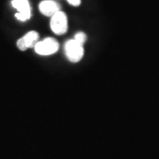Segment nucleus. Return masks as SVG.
Segmentation results:
<instances>
[{"label":"nucleus","instance_id":"nucleus-2","mask_svg":"<svg viewBox=\"0 0 159 159\" xmlns=\"http://www.w3.org/2000/svg\"><path fill=\"white\" fill-rule=\"evenodd\" d=\"M51 29L56 34H64L68 29L67 17L65 12L59 11L51 17Z\"/></svg>","mask_w":159,"mask_h":159},{"label":"nucleus","instance_id":"nucleus-6","mask_svg":"<svg viewBox=\"0 0 159 159\" xmlns=\"http://www.w3.org/2000/svg\"><path fill=\"white\" fill-rule=\"evenodd\" d=\"M39 10L43 15L51 17L60 11V6L53 0H43L39 4Z\"/></svg>","mask_w":159,"mask_h":159},{"label":"nucleus","instance_id":"nucleus-7","mask_svg":"<svg viewBox=\"0 0 159 159\" xmlns=\"http://www.w3.org/2000/svg\"><path fill=\"white\" fill-rule=\"evenodd\" d=\"M74 39L76 40V41H77L78 43H80L83 44V43L86 42L87 35H86L83 32H78L77 34H75V36H74Z\"/></svg>","mask_w":159,"mask_h":159},{"label":"nucleus","instance_id":"nucleus-8","mask_svg":"<svg viewBox=\"0 0 159 159\" xmlns=\"http://www.w3.org/2000/svg\"><path fill=\"white\" fill-rule=\"evenodd\" d=\"M71 6H79L80 5V0H66Z\"/></svg>","mask_w":159,"mask_h":159},{"label":"nucleus","instance_id":"nucleus-3","mask_svg":"<svg viewBox=\"0 0 159 159\" xmlns=\"http://www.w3.org/2000/svg\"><path fill=\"white\" fill-rule=\"evenodd\" d=\"M58 43L56 40L48 37L41 42H38L34 45V51L39 55L48 56L55 53L58 50Z\"/></svg>","mask_w":159,"mask_h":159},{"label":"nucleus","instance_id":"nucleus-1","mask_svg":"<svg viewBox=\"0 0 159 159\" xmlns=\"http://www.w3.org/2000/svg\"><path fill=\"white\" fill-rule=\"evenodd\" d=\"M65 53L71 62H79L84 55L83 44L78 43L75 39L69 40L65 44Z\"/></svg>","mask_w":159,"mask_h":159},{"label":"nucleus","instance_id":"nucleus-5","mask_svg":"<svg viewBox=\"0 0 159 159\" xmlns=\"http://www.w3.org/2000/svg\"><path fill=\"white\" fill-rule=\"evenodd\" d=\"M39 34L36 31H29L21 38L18 40L17 47L20 51H26L29 48L34 47L39 42Z\"/></svg>","mask_w":159,"mask_h":159},{"label":"nucleus","instance_id":"nucleus-4","mask_svg":"<svg viewBox=\"0 0 159 159\" xmlns=\"http://www.w3.org/2000/svg\"><path fill=\"white\" fill-rule=\"evenodd\" d=\"M11 6H13L18 12L15 17L20 21H26L31 17V7L28 0H12Z\"/></svg>","mask_w":159,"mask_h":159}]
</instances>
